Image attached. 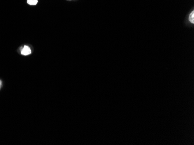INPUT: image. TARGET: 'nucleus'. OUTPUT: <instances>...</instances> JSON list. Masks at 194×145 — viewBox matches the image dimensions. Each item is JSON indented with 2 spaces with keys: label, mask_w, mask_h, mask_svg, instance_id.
Segmentation results:
<instances>
[{
  "label": "nucleus",
  "mask_w": 194,
  "mask_h": 145,
  "mask_svg": "<svg viewBox=\"0 0 194 145\" xmlns=\"http://www.w3.org/2000/svg\"><path fill=\"white\" fill-rule=\"evenodd\" d=\"M31 53H32L31 49H30V48L28 46H24V47L23 48V49L21 51L22 54L23 55H29L31 54Z\"/></svg>",
  "instance_id": "1"
},
{
  "label": "nucleus",
  "mask_w": 194,
  "mask_h": 145,
  "mask_svg": "<svg viewBox=\"0 0 194 145\" xmlns=\"http://www.w3.org/2000/svg\"><path fill=\"white\" fill-rule=\"evenodd\" d=\"M38 2V0H28V3L29 5H35Z\"/></svg>",
  "instance_id": "2"
},
{
  "label": "nucleus",
  "mask_w": 194,
  "mask_h": 145,
  "mask_svg": "<svg viewBox=\"0 0 194 145\" xmlns=\"http://www.w3.org/2000/svg\"><path fill=\"white\" fill-rule=\"evenodd\" d=\"M189 20L192 23H194V11L192 12L190 14L189 16Z\"/></svg>",
  "instance_id": "3"
},
{
  "label": "nucleus",
  "mask_w": 194,
  "mask_h": 145,
  "mask_svg": "<svg viewBox=\"0 0 194 145\" xmlns=\"http://www.w3.org/2000/svg\"><path fill=\"white\" fill-rule=\"evenodd\" d=\"M1 86H2V82L1 80H0V89L1 88Z\"/></svg>",
  "instance_id": "4"
}]
</instances>
